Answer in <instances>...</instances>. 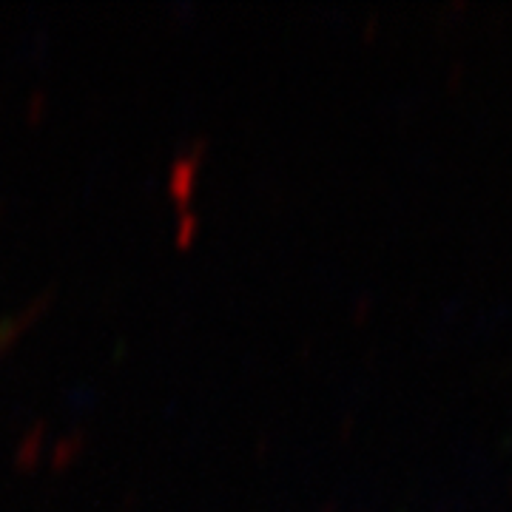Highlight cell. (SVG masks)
I'll return each instance as SVG.
<instances>
[{
	"mask_svg": "<svg viewBox=\"0 0 512 512\" xmlns=\"http://www.w3.org/2000/svg\"><path fill=\"white\" fill-rule=\"evenodd\" d=\"M510 490H512V484H510Z\"/></svg>",
	"mask_w": 512,
	"mask_h": 512,
	"instance_id": "obj_1",
	"label": "cell"
}]
</instances>
